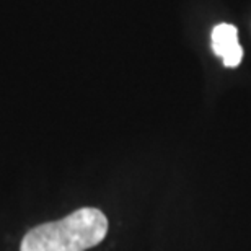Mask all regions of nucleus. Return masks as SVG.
Returning a JSON list of instances; mask_svg holds the SVG:
<instances>
[{
	"label": "nucleus",
	"mask_w": 251,
	"mask_h": 251,
	"mask_svg": "<svg viewBox=\"0 0 251 251\" xmlns=\"http://www.w3.org/2000/svg\"><path fill=\"white\" fill-rule=\"evenodd\" d=\"M108 219L97 207H82L56 222H46L25 235L20 251H87L108 235Z\"/></svg>",
	"instance_id": "f257e3e1"
},
{
	"label": "nucleus",
	"mask_w": 251,
	"mask_h": 251,
	"mask_svg": "<svg viewBox=\"0 0 251 251\" xmlns=\"http://www.w3.org/2000/svg\"><path fill=\"white\" fill-rule=\"evenodd\" d=\"M212 48L219 57H222L227 67H237L242 62L243 49L238 43V33L233 25H217L212 31Z\"/></svg>",
	"instance_id": "f03ea898"
}]
</instances>
